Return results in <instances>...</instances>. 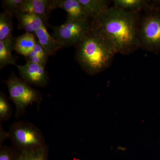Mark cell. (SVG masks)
<instances>
[{
    "mask_svg": "<svg viewBox=\"0 0 160 160\" xmlns=\"http://www.w3.org/2000/svg\"><path fill=\"white\" fill-rule=\"evenodd\" d=\"M15 16L18 22V29H23L26 32L34 34L38 29L43 26L47 28L50 26L49 21L33 13L19 10L16 12Z\"/></svg>",
    "mask_w": 160,
    "mask_h": 160,
    "instance_id": "ba28073f",
    "label": "cell"
},
{
    "mask_svg": "<svg viewBox=\"0 0 160 160\" xmlns=\"http://www.w3.org/2000/svg\"><path fill=\"white\" fill-rule=\"evenodd\" d=\"M20 152L14 147L1 145L0 160H17Z\"/></svg>",
    "mask_w": 160,
    "mask_h": 160,
    "instance_id": "d6986e66",
    "label": "cell"
},
{
    "mask_svg": "<svg viewBox=\"0 0 160 160\" xmlns=\"http://www.w3.org/2000/svg\"><path fill=\"white\" fill-rule=\"evenodd\" d=\"M92 20H67L62 25L51 26L52 36L59 43L62 48L77 45L90 31Z\"/></svg>",
    "mask_w": 160,
    "mask_h": 160,
    "instance_id": "8992f818",
    "label": "cell"
},
{
    "mask_svg": "<svg viewBox=\"0 0 160 160\" xmlns=\"http://www.w3.org/2000/svg\"><path fill=\"white\" fill-rule=\"evenodd\" d=\"M115 7L131 12L139 13L149 7L151 1L148 0H114Z\"/></svg>",
    "mask_w": 160,
    "mask_h": 160,
    "instance_id": "9a60e30c",
    "label": "cell"
},
{
    "mask_svg": "<svg viewBox=\"0 0 160 160\" xmlns=\"http://www.w3.org/2000/svg\"><path fill=\"white\" fill-rule=\"evenodd\" d=\"M15 38L13 36L3 41H0V68L2 69L9 65L15 66L17 58L12 56L14 50Z\"/></svg>",
    "mask_w": 160,
    "mask_h": 160,
    "instance_id": "4fadbf2b",
    "label": "cell"
},
{
    "mask_svg": "<svg viewBox=\"0 0 160 160\" xmlns=\"http://www.w3.org/2000/svg\"><path fill=\"white\" fill-rule=\"evenodd\" d=\"M87 19L93 20L109 8V0H79Z\"/></svg>",
    "mask_w": 160,
    "mask_h": 160,
    "instance_id": "7c38bea8",
    "label": "cell"
},
{
    "mask_svg": "<svg viewBox=\"0 0 160 160\" xmlns=\"http://www.w3.org/2000/svg\"><path fill=\"white\" fill-rule=\"evenodd\" d=\"M6 83L10 99L15 106L16 118L22 116L26 112V108L30 105L34 103L40 104L42 101L39 92L14 74H12Z\"/></svg>",
    "mask_w": 160,
    "mask_h": 160,
    "instance_id": "5b68a950",
    "label": "cell"
},
{
    "mask_svg": "<svg viewBox=\"0 0 160 160\" xmlns=\"http://www.w3.org/2000/svg\"><path fill=\"white\" fill-rule=\"evenodd\" d=\"M13 16H15L14 14L6 11L0 14V41H3L12 36Z\"/></svg>",
    "mask_w": 160,
    "mask_h": 160,
    "instance_id": "2e32d148",
    "label": "cell"
},
{
    "mask_svg": "<svg viewBox=\"0 0 160 160\" xmlns=\"http://www.w3.org/2000/svg\"><path fill=\"white\" fill-rule=\"evenodd\" d=\"M12 116L11 106L3 92H0V121H8Z\"/></svg>",
    "mask_w": 160,
    "mask_h": 160,
    "instance_id": "ac0fdd59",
    "label": "cell"
},
{
    "mask_svg": "<svg viewBox=\"0 0 160 160\" xmlns=\"http://www.w3.org/2000/svg\"><path fill=\"white\" fill-rule=\"evenodd\" d=\"M46 26H43L38 29L34 34L38 39V42L42 46L49 56H53L62 47L52 35L47 30Z\"/></svg>",
    "mask_w": 160,
    "mask_h": 160,
    "instance_id": "8fae6325",
    "label": "cell"
},
{
    "mask_svg": "<svg viewBox=\"0 0 160 160\" xmlns=\"http://www.w3.org/2000/svg\"><path fill=\"white\" fill-rule=\"evenodd\" d=\"M37 42L33 33L26 32L15 38L14 50L27 57L33 51Z\"/></svg>",
    "mask_w": 160,
    "mask_h": 160,
    "instance_id": "5bb4252c",
    "label": "cell"
},
{
    "mask_svg": "<svg viewBox=\"0 0 160 160\" xmlns=\"http://www.w3.org/2000/svg\"><path fill=\"white\" fill-rule=\"evenodd\" d=\"M1 134H0V142H1V145L2 143V144L4 140L8 138V134L7 132L4 131V129H3L2 127L1 126Z\"/></svg>",
    "mask_w": 160,
    "mask_h": 160,
    "instance_id": "7402d4cb",
    "label": "cell"
},
{
    "mask_svg": "<svg viewBox=\"0 0 160 160\" xmlns=\"http://www.w3.org/2000/svg\"><path fill=\"white\" fill-rule=\"evenodd\" d=\"M56 9L60 8L67 12L66 20L81 21L87 19L79 0H54Z\"/></svg>",
    "mask_w": 160,
    "mask_h": 160,
    "instance_id": "30bf717a",
    "label": "cell"
},
{
    "mask_svg": "<svg viewBox=\"0 0 160 160\" xmlns=\"http://www.w3.org/2000/svg\"><path fill=\"white\" fill-rule=\"evenodd\" d=\"M49 56L47 52L45 51V49H43L42 46L40 45L39 43L37 42L34 49L28 57L36 56L47 61Z\"/></svg>",
    "mask_w": 160,
    "mask_h": 160,
    "instance_id": "44dd1931",
    "label": "cell"
},
{
    "mask_svg": "<svg viewBox=\"0 0 160 160\" xmlns=\"http://www.w3.org/2000/svg\"><path fill=\"white\" fill-rule=\"evenodd\" d=\"M140 18L139 13L113 6L92 20V29L112 45L118 53L127 55L140 48Z\"/></svg>",
    "mask_w": 160,
    "mask_h": 160,
    "instance_id": "6da1fadb",
    "label": "cell"
},
{
    "mask_svg": "<svg viewBox=\"0 0 160 160\" xmlns=\"http://www.w3.org/2000/svg\"><path fill=\"white\" fill-rule=\"evenodd\" d=\"M144 11L138 30L140 48L158 54L160 52V0L151 1Z\"/></svg>",
    "mask_w": 160,
    "mask_h": 160,
    "instance_id": "3957f363",
    "label": "cell"
},
{
    "mask_svg": "<svg viewBox=\"0 0 160 160\" xmlns=\"http://www.w3.org/2000/svg\"><path fill=\"white\" fill-rule=\"evenodd\" d=\"M48 146L45 148L24 152H20L17 160H48Z\"/></svg>",
    "mask_w": 160,
    "mask_h": 160,
    "instance_id": "e0dca14e",
    "label": "cell"
},
{
    "mask_svg": "<svg viewBox=\"0 0 160 160\" xmlns=\"http://www.w3.org/2000/svg\"><path fill=\"white\" fill-rule=\"evenodd\" d=\"M7 134L13 147L20 152L38 150L47 146L42 131L29 122L18 121L13 123Z\"/></svg>",
    "mask_w": 160,
    "mask_h": 160,
    "instance_id": "277c9868",
    "label": "cell"
},
{
    "mask_svg": "<svg viewBox=\"0 0 160 160\" xmlns=\"http://www.w3.org/2000/svg\"><path fill=\"white\" fill-rule=\"evenodd\" d=\"M54 9V0H23L20 10L33 13L49 21L51 12Z\"/></svg>",
    "mask_w": 160,
    "mask_h": 160,
    "instance_id": "9c48e42d",
    "label": "cell"
},
{
    "mask_svg": "<svg viewBox=\"0 0 160 160\" xmlns=\"http://www.w3.org/2000/svg\"><path fill=\"white\" fill-rule=\"evenodd\" d=\"M76 59L87 74L94 75L111 66L117 52L92 29L76 46Z\"/></svg>",
    "mask_w": 160,
    "mask_h": 160,
    "instance_id": "7a4b0ae2",
    "label": "cell"
},
{
    "mask_svg": "<svg viewBox=\"0 0 160 160\" xmlns=\"http://www.w3.org/2000/svg\"><path fill=\"white\" fill-rule=\"evenodd\" d=\"M15 66L18 68L21 78L29 85L42 87L48 85L49 78L45 67L29 62L22 66Z\"/></svg>",
    "mask_w": 160,
    "mask_h": 160,
    "instance_id": "52a82bcc",
    "label": "cell"
},
{
    "mask_svg": "<svg viewBox=\"0 0 160 160\" xmlns=\"http://www.w3.org/2000/svg\"><path fill=\"white\" fill-rule=\"evenodd\" d=\"M23 0H4L2 1V6L4 11L9 12L12 14L20 10Z\"/></svg>",
    "mask_w": 160,
    "mask_h": 160,
    "instance_id": "ffe728a7",
    "label": "cell"
}]
</instances>
